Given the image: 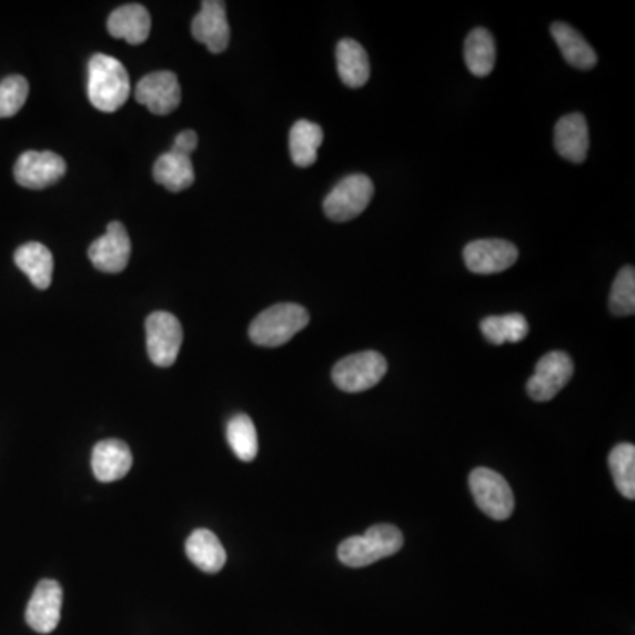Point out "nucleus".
<instances>
[{
  "mask_svg": "<svg viewBox=\"0 0 635 635\" xmlns=\"http://www.w3.org/2000/svg\"><path fill=\"white\" fill-rule=\"evenodd\" d=\"M335 61L341 82L350 89H361L370 82V57L355 39H341L335 48Z\"/></svg>",
  "mask_w": 635,
  "mask_h": 635,
  "instance_id": "nucleus-18",
  "label": "nucleus"
},
{
  "mask_svg": "<svg viewBox=\"0 0 635 635\" xmlns=\"http://www.w3.org/2000/svg\"><path fill=\"white\" fill-rule=\"evenodd\" d=\"M133 468V454L122 440H103L92 451V472L99 482L121 481Z\"/></svg>",
  "mask_w": 635,
  "mask_h": 635,
  "instance_id": "nucleus-16",
  "label": "nucleus"
},
{
  "mask_svg": "<svg viewBox=\"0 0 635 635\" xmlns=\"http://www.w3.org/2000/svg\"><path fill=\"white\" fill-rule=\"evenodd\" d=\"M131 94V83L124 64L113 57L95 53L89 61L87 95L99 112L113 113L124 107Z\"/></svg>",
  "mask_w": 635,
  "mask_h": 635,
  "instance_id": "nucleus-1",
  "label": "nucleus"
},
{
  "mask_svg": "<svg viewBox=\"0 0 635 635\" xmlns=\"http://www.w3.org/2000/svg\"><path fill=\"white\" fill-rule=\"evenodd\" d=\"M145 331L147 352L151 361L159 367L175 364L184 340L181 322L172 313L155 311L147 318Z\"/></svg>",
  "mask_w": 635,
  "mask_h": 635,
  "instance_id": "nucleus-7",
  "label": "nucleus"
},
{
  "mask_svg": "<svg viewBox=\"0 0 635 635\" xmlns=\"http://www.w3.org/2000/svg\"><path fill=\"white\" fill-rule=\"evenodd\" d=\"M464 265L473 274L490 275L507 271L515 265L520 251L503 239H481L466 244L463 251Z\"/></svg>",
  "mask_w": 635,
  "mask_h": 635,
  "instance_id": "nucleus-9",
  "label": "nucleus"
},
{
  "mask_svg": "<svg viewBox=\"0 0 635 635\" xmlns=\"http://www.w3.org/2000/svg\"><path fill=\"white\" fill-rule=\"evenodd\" d=\"M554 147L563 159L583 163L589 149L588 122L581 113H568L554 125Z\"/></svg>",
  "mask_w": 635,
  "mask_h": 635,
  "instance_id": "nucleus-15",
  "label": "nucleus"
},
{
  "mask_svg": "<svg viewBox=\"0 0 635 635\" xmlns=\"http://www.w3.org/2000/svg\"><path fill=\"white\" fill-rule=\"evenodd\" d=\"M481 331L491 344L520 343L530 332L528 320L520 313L487 316L482 320Z\"/></svg>",
  "mask_w": 635,
  "mask_h": 635,
  "instance_id": "nucleus-25",
  "label": "nucleus"
},
{
  "mask_svg": "<svg viewBox=\"0 0 635 635\" xmlns=\"http://www.w3.org/2000/svg\"><path fill=\"white\" fill-rule=\"evenodd\" d=\"M572 374H574V362L571 355L565 352H550L537 362L526 391L533 401L545 403L565 389L572 380Z\"/></svg>",
  "mask_w": 635,
  "mask_h": 635,
  "instance_id": "nucleus-8",
  "label": "nucleus"
},
{
  "mask_svg": "<svg viewBox=\"0 0 635 635\" xmlns=\"http://www.w3.org/2000/svg\"><path fill=\"white\" fill-rule=\"evenodd\" d=\"M65 161L56 152L27 151L14 164V181L27 190H44L61 181Z\"/></svg>",
  "mask_w": 635,
  "mask_h": 635,
  "instance_id": "nucleus-10",
  "label": "nucleus"
},
{
  "mask_svg": "<svg viewBox=\"0 0 635 635\" xmlns=\"http://www.w3.org/2000/svg\"><path fill=\"white\" fill-rule=\"evenodd\" d=\"M310 313L299 304H275L254 318L250 337L258 346L278 349L304 331Z\"/></svg>",
  "mask_w": 635,
  "mask_h": 635,
  "instance_id": "nucleus-3",
  "label": "nucleus"
},
{
  "mask_svg": "<svg viewBox=\"0 0 635 635\" xmlns=\"http://www.w3.org/2000/svg\"><path fill=\"white\" fill-rule=\"evenodd\" d=\"M389 370L385 356L382 353L361 352L355 355L344 356L332 370V382L343 392L356 394L365 392L379 385Z\"/></svg>",
  "mask_w": 635,
  "mask_h": 635,
  "instance_id": "nucleus-4",
  "label": "nucleus"
},
{
  "mask_svg": "<svg viewBox=\"0 0 635 635\" xmlns=\"http://www.w3.org/2000/svg\"><path fill=\"white\" fill-rule=\"evenodd\" d=\"M62 588L53 579L39 581L27 605L26 622L38 634H50L61 622Z\"/></svg>",
  "mask_w": 635,
  "mask_h": 635,
  "instance_id": "nucleus-13",
  "label": "nucleus"
},
{
  "mask_svg": "<svg viewBox=\"0 0 635 635\" xmlns=\"http://www.w3.org/2000/svg\"><path fill=\"white\" fill-rule=\"evenodd\" d=\"M29 98V82L20 74H13L0 82V119L17 115Z\"/></svg>",
  "mask_w": 635,
  "mask_h": 635,
  "instance_id": "nucleus-29",
  "label": "nucleus"
},
{
  "mask_svg": "<svg viewBox=\"0 0 635 635\" xmlns=\"http://www.w3.org/2000/svg\"><path fill=\"white\" fill-rule=\"evenodd\" d=\"M323 129L314 122L296 121L290 131V155L296 167L308 168L316 163L318 149L322 147Z\"/></svg>",
  "mask_w": 635,
  "mask_h": 635,
  "instance_id": "nucleus-24",
  "label": "nucleus"
},
{
  "mask_svg": "<svg viewBox=\"0 0 635 635\" xmlns=\"http://www.w3.org/2000/svg\"><path fill=\"white\" fill-rule=\"evenodd\" d=\"M228 445L244 463H251L258 455V433L253 421L244 413L232 416L226 425Z\"/></svg>",
  "mask_w": 635,
  "mask_h": 635,
  "instance_id": "nucleus-26",
  "label": "nucleus"
},
{
  "mask_svg": "<svg viewBox=\"0 0 635 635\" xmlns=\"http://www.w3.org/2000/svg\"><path fill=\"white\" fill-rule=\"evenodd\" d=\"M551 34L562 50V56L572 68L588 71L597 65L598 57L592 44L575 31L574 27L563 22H554L551 26Z\"/></svg>",
  "mask_w": 635,
  "mask_h": 635,
  "instance_id": "nucleus-20",
  "label": "nucleus"
},
{
  "mask_svg": "<svg viewBox=\"0 0 635 635\" xmlns=\"http://www.w3.org/2000/svg\"><path fill=\"white\" fill-rule=\"evenodd\" d=\"M154 181L172 193H181L191 188L194 182L191 155L181 154L173 149L159 155L154 164Z\"/></svg>",
  "mask_w": 635,
  "mask_h": 635,
  "instance_id": "nucleus-22",
  "label": "nucleus"
},
{
  "mask_svg": "<svg viewBox=\"0 0 635 635\" xmlns=\"http://www.w3.org/2000/svg\"><path fill=\"white\" fill-rule=\"evenodd\" d=\"M609 468L613 481L625 498H635V446L619 443L609 454Z\"/></svg>",
  "mask_w": 635,
  "mask_h": 635,
  "instance_id": "nucleus-27",
  "label": "nucleus"
},
{
  "mask_svg": "<svg viewBox=\"0 0 635 635\" xmlns=\"http://www.w3.org/2000/svg\"><path fill=\"white\" fill-rule=\"evenodd\" d=\"M470 490L478 508L491 520L505 521L514 512V493L500 473L490 468L473 470L470 475Z\"/></svg>",
  "mask_w": 635,
  "mask_h": 635,
  "instance_id": "nucleus-6",
  "label": "nucleus"
},
{
  "mask_svg": "<svg viewBox=\"0 0 635 635\" xmlns=\"http://www.w3.org/2000/svg\"><path fill=\"white\" fill-rule=\"evenodd\" d=\"M191 32L198 43L205 44L211 53H223L230 44V23L226 4L221 0H205L200 13L193 18Z\"/></svg>",
  "mask_w": 635,
  "mask_h": 635,
  "instance_id": "nucleus-14",
  "label": "nucleus"
},
{
  "mask_svg": "<svg viewBox=\"0 0 635 635\" xmlns=\"http://www.w3.org/2000/svg\"><path fill=\"white\" fill-rule=\"evenodd\" d=\"M464 61L470 73L484 78L493 73L496 64V44L493 34L487 29L476 27L464 41Z\"/></svg>",
  "mask_w": 635,
  "mask_h": 635,
  "instance_id": "nucleus-23",
  "label": "nucleus"
},
{
  "mask_svg": "<svg viewBox=\"0 0 635 635\" xmlns=\"http://www.w3.org/2000/svg\"><path fill=\"white\" fill-rule=\"evenodd\" d=\"M14 263L38 290H48L52 284L53 256L47 245L39 242L23 244L14 253Z\"/></svg>",
  "mask_w": 635,
  "mask_h": 635,
  "instance_id": "nucleus-21",
  "label": "nucleus"
},
{
  "mask_svg": "<svg viewBox=\"0 0 635 635\" xmlns=\"http://www.w3.org/2000/svg\"><path fill=\"white\" fill-rule=\"evenodd\" d=\"M134 98L155 115H168L181 104V83L172 71H155L138 82Z\"/></svg>",
  "mask_w": 635,
  "mask_h": 635,
  "instance_id": "nucleus-11",
  "label": "nucleus"
},
{
  "mask_svg": "<svg viewBox=\"0 0 635 635\" xmlns=\"http://www.w3.org/2000/svg\"><path fill=\"white\" fill-rule=\"evenodd\" d=\"M373 194L374 184L370 177L364 173H353L344 177L343 181L326 194L323 211L329 220L346 223L355 220L356 215H361L367 209Z\"/></svg>",
  "mask_w": 635,
  "mask_h": 635,
  "instance_id": "nucleus-5",
  "label": "nucleus"
},
{
  "mask_svg": "<svg viewBox=\"0 0 635 635\" xmlns=\"http://www.w3.org/2000/svg\"><path fill=\"white\" fill-rule=\"evenodd\" d=\"M609 310L616 316H632L635 313L634 266H623L611 288Z\"/></svg>",
  "mask_w": 635,
  "mask_h": 635,
  "instance_id": "nucleus-28",
  "label": "nucleus"
},
{
  "mask_svg": "<svg viewBox=\"0 0 635 635\" xmlns=\"http://www.w3.org/2000/svg\"><path fill=\"white\" fill-rule=\"evenodd\" d=\"M89 258L98 271L107 274L124 271L131 258V239L124 224L119 221L108 224L107 233L89 248Z\"/></svg>",
  "mask_w": 635,
  "mask_h": 635,
  "instance_id": "nucleus-12",
  "label": "nucleus"
},
{
  "mask_svg": "<svg viewBox=\"0 0 635 635\" xmlns=\"http://www.w3.org/2000/svg\"><path fill=\"white\" fill-rule=\"evenodd\" d=\"M185 554L206 574H218L226 563V551L211 530H194L185 541Z\"/></svg>",
  "mask_w": 635,
  "mask_h": 635,
  "instance_id": "nucleus-19",
  "label": "nucleus"
},
{
  "mask_svg": "<svg viewBox=\"0 0 635 635\" xmlns=\"http://www.w3.org/2000/svg\"><path fill=\"white\" fill-rule=\"evenodd\" d=\"M107 27L112 38L124 39L129 44H142L151 34V14L143 6L125 4L110 14Z\"/></svg>",
  "mask_w": 635,
  "mask_h": 635,
  "instance_id": "nucleus-17",
  "label": "nucleus"
},
{
  "mask_svg": "<svg viewBox=\"0 0 635 635\" xmlns=\"http://www.w3.org/2000/svg\"><path fill=\"white\" fill-rule=\"evenodd\" d=\"M403 544V532L397 526L376 524V526H371L364 535H356V537L341 542L337 556L346 567H367L380 560L400 553Z\"/></svg>",
  "mask_w": 635,
  "mask_h": 635,
  "instance_id": "nucleus-2",
  "label": "nucleus"
},
{
  "mask_svg": "<svg viewBox=\"0 0 635 635\" xmlns=\"http://www.w3.org/2000/svg\"><path fill=\"white\" fill-rule=\"evenodd\" d=\"M198 145V137L194 131H182L179 137L175 138V143H173V151L181 152L184 155H191Z\"/></svg>",
  "mask_w": 635,
  "mask_h": 635,
  "instance_id": "nucleus-30",
  "label": "nucleus"
}]
</instances>
